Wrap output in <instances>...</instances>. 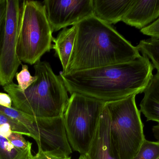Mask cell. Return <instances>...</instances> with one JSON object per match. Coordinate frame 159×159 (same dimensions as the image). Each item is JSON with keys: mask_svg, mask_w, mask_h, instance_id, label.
<instances>
[{"mask_svg": "<svg viewBox=\"0 0 159 159\" xmlns=\"http://www.w3.org/2000/svg\"><path fill=\"white\" fill-rule=\"evenodd\" d=\"M5 124L10 125L12 131L22 135L30 137L28 129L19 121L13 119L0 112V126Z\"/></svg>", "mask_w": 159, "mask_h": 159, "instance_id": "d6986e66", "label": "cell"}, {"mask_svg": "<svg viewBox=\"0 0 159 159\" xmlns=\"http://www.w3.org/2000/svg\"><path fill=\"white\" fill-rule=\"evenodd\" d=\"M159 17V0H132L122 21L141 30L156 21Z\"/></svg>", "mask_w": 159, "mask_h": 159, "instance_id": "30bf717a", "label": "cell"}, {"mask_svg": "<svg viewBox=\"0 0 159 159\" xmlns=\"http://www.w3.org/2000/svg\"><path fill=\"white\" fill-rule=\"evenodd\" d=\"M31 154V148H17L7 138L0 135V159H28Z\"/></svg>", "mask_w": 159, "mask_h": 159, "instance_id": "5bb4252c", "label": "cell"}, {"mask_svg": "<svg viewBox=\"0 0 159 159\" xmlns=\"http://www.w3.org/2000/svg\"><path fill=\"white\" fill-rule=\"evenodd\" d=\"M22 135L20 133L13 131L7 138L17 148L23 150L31 148V143L26 141Z\"/></svg>", "mask_w": 159, "mask_h": 159, "instance_id": "ffe728a7", "label": "cell"}, {"mask_svg": "<svg viewBox=\"0 0 159 159\" xmlns=\"http://www.w3.org/2000/svg\"><path fill=\"white\" fill-rule=\"evenodd\" d=\"M28 159H71V157L61 153L44 151L39 149L36 155L33 156L31 154Z\"/></svg>", "mask_w": 159, "mask_h": 159, "instance_id": "7402d4cb", "label": "cell"}, {"mask_svg": "<svg viewBox=\"0 0 159 159\" xmlns=\"http://www.w3.org/2000/svg\"><path fill=\"white\" fill-rule=\"evenodd\" d=\"M76 33L77 28L75 25L70 29L64 28L57 38L53 40L55 44L52 46V49L55 50L56 55L61 62L63 72L66 71L68 67L74 46Z\"/></svg>", "mask_w": 159, "mask_h": 159, "instance_id": "4fadbf2b", "label": "cell"}, {"mask_svg": "<svg viewBox=\"0 0 159 159\" xmlns=\"http://www.w3.org/2000/svg\"><path fill=\"white\" fill-rule=\"evenodd\" d=\"M75 25L77 33L74 46L63 73L131 61L141 56L136 47L111 25L94 16Z\"/></svg>", "mask_w": 159, "mask_h": 159, "instance_id": "7a4b0ae2", "label": "cell"}, {"mask_svg": "<svg viewBox=\"0 0 159 159\" xmlns=\"http://www.w3.org/2000/svg\"><path fill=\"white\" fill-rule=\"evenodd\" d=\"M20 5L19 0H7L5 31L0 53L1 87L13 83L17 71L21 64L17 53Z\"/></svg>", "mask_w": 159, "mask_h": 159, "instance_id": "52a82bcc", "label": "cell"}, {"mask_svg": "<svg viewBox=\"0 0 159 159\" xmlns=\"http://www.w3.org/2000/svg\"><path fill=\"white\" fill-rule=\"evenodd\" d=\"M136 47L142 55L151 60L154 68L159 72V39L150 38L141 40Z\"/></svg>", "mask_w": 159, "mask_h": 159, "instance_id": "9a60e30c", "label": "cell"}, {"mask_svg": "<svg viewBox=\"0 0 159 159\" xmlns=\"http://www.w3.org/2000/svg\"><path fill=\"white\" fill-rule=\"evenodd\" d=\"M7 16V0H0V53L5 31Z\"/></svg>", "mask_w": 159, "mask_h": 159, "instance_id": "44dd1931", "label": "cell"}, {"mask_svg": "<svg viewBox=\"0 0 159 159\" xmlns=\"http://www.w3.org/2000/svg\"><path fill=\"white\" fill-rule=\"evenodd\" d=\"M78 159H87L84 155H80Z\"/></svg>", "mask_w": 159, "mask_h": 159, "instance_id": "484cf974", "label": "cell"}, {"mask_svg": "<svg viewBox=\"0 0 159 159\" xmlns=\"http://www.w3.org/2000/svg\"><path fill=\"white\" fill-rule=\"evenodd\" d=\"M152 132L155 138L159 141V124L153 127Z\"/></svg>", "mask_w": 159, "mask_h": 159, "instance_id": "d4e9b609", "label": "cell"}, {"mask_svg": "<svg viewBox=\"0 0 159 159\" xmlns=\"http://www.w3.org/2000/svg\"><path fill=\"white\" fill-rule=\"evenodd\" d=\"M159 157V141L145 140L133 159H157Z\"/></svg>", "mask_w": 159, "mask_h": 159, "instance_id": "e0dca14e", "label": "cell"}, {"mask_svg": "<svg viewBox=\"0 0 159 159\" xmlns=\"http://www.w3.org/2000/svg\"><path fill=\"white\" fill-rule=\"evenodd\" d=\"M132 0H93V15L101 21L111 25L122 21Z\"/></svg>", "mask_w": 159, "mask_h": 159, "instance_id": "8fae6325", "label": "cell"}, {"mask_svg": "<svg viewBox=\"0 0 159 159\" xmlns=\"http://www.w3.org/2000/svg\"><path fill=\"white\" fill-rule=\"evenodd\" d=\"M22 69L19 72L16 74V79L18 83L19 88L21 91H25L36 80L35 76H32L29 71V67L26 64H21Z\"/></svg>", "mask_w": 159, "mask_h": 159, "instance_id": "ac0fdd59", "label": "cell"}, {"mask_svg": "<svg viewBox=\"0 0 159 159\" xmlns=\"http://www.w3.org/2000/svg\"><path fill=\"white\" fill-rule=\"evenodd\" d=\"M43 4L53 32L93 16V0H46Z\"/></svg>", "mask_w": 159, "mask_h": 159, "instance_id": "ba28073f", "label": "cell"}, {"mask_svg": "<svg viewBox=\"0 0 159 159\" xmlns=\"http://www.w3.org/2000/svg\"><path fill=\"white\" fill-rule=\"evenodd\" d=\"M110 115L105 105L97 131L86 155L87 159H120L111 142Z\"/></svg>", "mask_w": 159, "mask_h": 159, "instance_id": "9c48e42d", "label": "cell"}, {"mask_svg": "<svg viewBox=\"0 0 159 159\" xmlns=\"http://www.w3.org/2000/svg\"><path fill=\"white\" fill-rule=\"evenodd\" d=\"M37 80L25 91L14 82L3 87L11 97L14 108L31 116L55 118L63 116L68 105V91L50 64L39 61L34 64Z\"/></svg>", "mask_w": 159, "mask_h": 159, "instance_id": "3957f363", "label": "cell"}, {"mask_svg": "<svg viewBox=\"0 0 159 159\" xmlns=\"http://www.w3.org/2000/svg\"><path fill=\"white\" fill-rule=\"evenodd\" d=\"M136 95L106 103L110 115L111 142L120 159H133L146 140Z\"/></svg>", "mask_w": 159, "mask_h": 159, "instance_id": "5b68a950", "label": "cell"}, {"mask_svg": "<svg viewBox=\"0 0 159 159\" xmlns=\"http://www.w3.org/2000/svg\"><path fill=\"white\" fill-rule=\"evenodd\" d=\"M12 99L7 93L0 92V105L7 108H12Z\"/></svg>", "mask_w": 159, "mask_h": 159, "instance_id": "cb8c5ba5", "label": "cell"}, {"mask_svg": "<svg viewBox=\"0 0 159 159\" xmlns=\"http://www.w3.org/2000/svg\"><path fill=\"white\" fill-rule=\"evenodd\" d=\"M154 67L145 55L131 61L59 76L70 94L77 93L104 102L115 101L144 92Z\"/></svg>", "mask_w": 159, "mask_h": 159, "instance_id": "6da1fadb", "label": "cell"}, {"mask_svg": "<svg viewBox=\"0 0 159 159\" xmlns=\"http://www.w3.org/2000/svg\"><path fill=\"white\" fill-rule=\"evenodd\" d=\"M0 112L23 124L30 132V135L33 129L35 117L26 115L15 109L14 107L7 108L0 105Z\"/></svg>", "mask_w": 159, "mask_h": 159, "instance_id": "2e32d148", "label": "cell"}, {"mask_svg": "<svg viewBox=\"0 0 159 159\" xmlns=\"http://www.w3.org/2000/svg\"><path fill=\"white\" fill-rule=\"evenodd\" d=\"M157 159H159V157H158V158H157Z\"/></svg>", "mask_w": 159, "mask_h": 159, "instance_id": "4316f807", "label": "cell"}, {"mask_svg": "<svg viewBox=\"0 0 159 159\" xmlns=\"http://www.w3.org/2000/svg\"><path fill=\"white\" fill-rule=\"evenodd\" d=\"M105 102L73 93L63 115L64 127L71 148L85 155L95 136Z\"/></svg>", "mask_w": 159, "mask_h": 159, "instance_id": "8992f818", "label": "cell"}, {"mask_svg": "<svg viewBox=\"0 0 159 159\" xmlns=\"http://www.w3.org/2000/svg\"><path fill=\"white\" fill-rule=\"evenodd\" d=\"M143 98L140 104V112L147 121L159 124V72L153 75L144 91Z\"/></svg>", "mask_w": 159, "mask_h": 159, "instance_id": "7c38bea8", "label": "cell"}, {"mask_svg": "<svg viewBox=\"0 0 159 159\" xmlns=\"http://www.w3.org/2000/svg\"><path fill=\"white\" fill-rule=\"evenodd\" d=\"M141 32L145 35L150 36L151 38L159 39V17L147 27L142 29Z\"/></svg>", "mask_w": 159, "mask_h": 159, "instance_id": "603a6c76", "label": "cell"}, {"mask_svg": "<svg viewBox=\"0 0 159 159\" xmlns=\"http://www.w3.org/2000/svg\"><path fill=\"white\" fill-rule=\"evenodd\" d=\"M52 33L43 3L21 2L17 44L20 60L30 65L40 61L52 49Z\"/></svg>", "mask_w": 159, "mask_h": 159, "instance_id": "277c9868", "label": "cell"}]
</instances>
